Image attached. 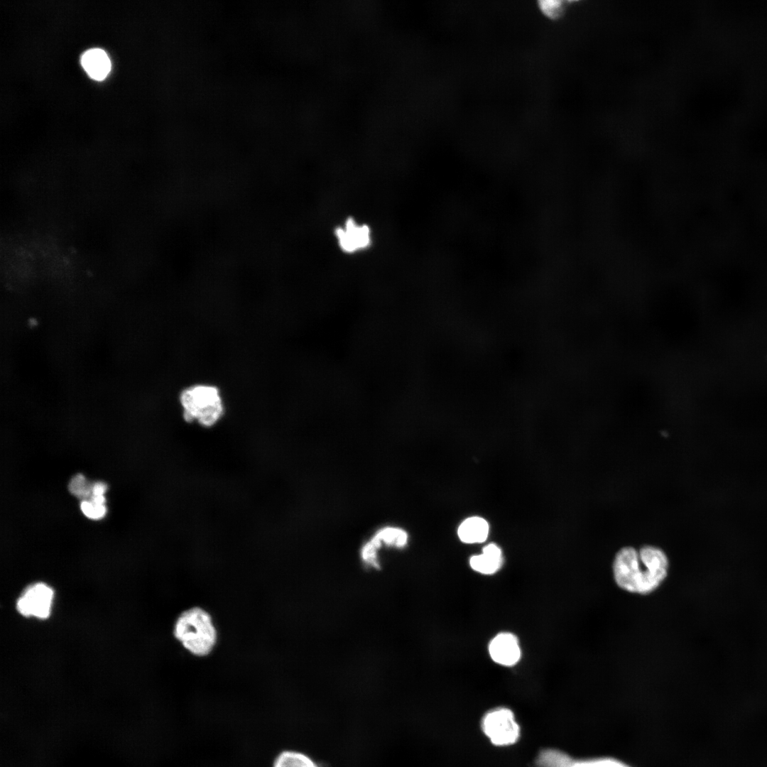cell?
Returning a JSON list of instances; mask_svg holds the SVG:
<instances>
[{
  "label": "cell",
  "instance_id": "6da1fadb",
  "mask_svg": "<svg viewBox=\"0 0 767 767\" xmlns=\"http://www.w3.org/2000/svg\"><path fill=\"white\" fill-rule=\"evenodd\" d=\"M669 562L658 548L645 545L639 550L621 548L613 562L616 584L631 593L647 594L655 591L668 575Z\"/></svg>",
  "mask_w": 767,
  "mask_h": 767
},
{
  "label": "cell",
  "instance_id": "8fae6325",
  "mask_svg": "<svg viewBox=\"0 0 767 767\" xmlns=\"http://www.w3.org/2000/svg\"><path fill=\"white\" fill-rule=\"evenodd\" d=\"M459 539L466 543L484 542L489 533V524L480 517H470L464 520L458 528Z\"/></svg>",
  "mask_w": 767,
  "mask_h": 767
},
{
  "label": "cell",
  "instance_id": "5bb4252c",
  "mask_svg": "<svg viewBox=\"0 0 767 767\" xmlns=\"http://www.w3.org/2000/svg\"><path fill=\"white\" fill-rule=\"evenodd\" d=\"M381 546V545L373 538L364 544L360 551L363 562L370 567L378 568L379 567L378 551Z\"/></svg>",
  "mask_w": 767,
  "mask_h": 767
},
{
  "label": "cell",
  "instance_id": "52a82bcc",
  "mask_svg": "<svg viewBox=\"0 0 767 767\" xmlns=\"http://www.w3.org/2000/svg\"><path fill=\"white\" fill-rule=\"evenodd\" d=\"M489 654L496 663L511 667L521 660V649L518 638L510 632H501L490 641Z\"/></svg>",
  "mask_w": 767,
  "mask_h": 767
},
{
  "label": "cell",
  "instance_id": "ba28073f",
  "mask_svg": "<svg viewBox=\"0 0 767 767\" xmlns=\"http://www.w3.org/2000/svg\"><path fill=\"white\" fill-rule=\"evenodd\" d=\"M337 242L341 249L354 253L366 249L371 242V232L368 226L348 219L344 224L336 229Z\"/></svg>",
  "mask_w": 767,
  "mask_h": 767
},
{
  "label": "cell",
  "instance_id": "e0dca14e",
  "mask_svg": "<svg viewBox=\"0 0 767 767\" xmlns=\"http://www.w3.org/2000/svg\"><path fill=\"white\" fill-rule=\"evenodd\" d=\"M82 513L89 518L98 520L104 516L107 508L104 505H95L89 501H82L80 504Z\"/></svg>",
  "mask_w": 767,
  "mask_h": 767
},
{
  "label": "cell",
  "instance_id": "5b68a950",
  "mask_svg": "<svg viewBox=\"0 0 767 767\" xmlns=\"http://www.w3.org/2000/svg\"><path fill=\"white\" fill-rule=\"evenodd\" d=\"M533 767H631L610 756L576 758L555 748H544L538 752Z\"/></svg>",
  "mask_w": 767,
  "mask_h": 767
},
{
  "label": "cell",
  "instance_id": "4fadbf2b",
  "mask_svg": "<svg viewBox=\"0 0 767 767\" xmlns=\"http://www.w3.org/2000/svg\"><path fill=\"white\" fill-rule=\"evenodd\" d=\"M381 545L396 548H402L406 545L408 540L407 532L398 527L386 526L379 529L373 536Z\"/></svg>",
  "mask_w": 767,
  "mask_h": 767
},
{
  "label": "cell",
  "instance_id": "7c38bea8",
  "mask_svg": "<svg viewBox=\"0 0 767 767\" xmlns=\"http://www.w3.org/2000/svg\"><path fill=\"white\" fill-rule=\"evenodd\" d=\"M273 767H322L312 758L300 751L284 750L276 757Z\"/></svg>",
  "mask_w": 767,
  "mask_h": 767
},
{
  "label": "cell",
  "instance_id": "277c9868",
  "mask_svg": "<svg viewBox=\"0 0 767 767\" xmlns=\"http://www.w3.org/2000/svg\"><path fill=\"white\" fill-rule=\"evenodd\" d=\"M480 728L484 736L496 747L516 744L521 737V727L512 709L497 707L484 714Z\"/></svg>",
  "mask_w": 767,
  "mask_h": 767
},
{
  "label": "cell",
  "instance_id": "9c48e42d",
  "mask_svg": "<svg viewBox=\"0 0 767 767\" xmlns=\"http://www.w3.org/2000/svg\"><path fill=\"white\" fill-rule=\"evenodd\" d=\"M81 63L90 77L102 80L111 69V62L107 54L100 48L87 50L82 56Z\"/></svg>",
  "mask_w": 767,
  "mask_h": 767
},
{
  "label": "cell",
  "instance_id": "7a4b0ae2",
  "mask_svg": "<svg viewBox=\"0 0 767 767\" xmlns=\"http://www.w3.org/2000/svg\"><path fill=\"white\" fill-rule=\"evenodd\" d=\"M185 420L211 428L223 417L225 406L222 392L213 384L198 383L184 388L178 396Z\"/></svg>",
  "mask_w": 767,
  "mask_h": 767
},
{
  "label": "cell",
  "instance_id": "30bf717a",
  "mask_svg": "<svg viewBox=\"0 0 767 767\" xmlns=\"http://www.w3.org/2000/svg\"><path fill=\"white\" fill-rule=\"evenodd\" d=\"M502 564L501 549L495 544H489L483 548L482 553L471 557L470 567L483 575L496 573Z\"/></svg>",
  "mask_w": 767,
  "mask_h": 767
},
{
  "label": "cell",
  "instance_id": "9a60e30c",
  "mask_svg": "<svg viewBox=\"0 0 767 767\" xmlns=\"http://www.w3.org/2000/svg\"><path fill=\"white\" fill-rule=\"evenodd\" d=\"M70 491L79 499L86 501L91 497L92 484H88L85 477L77 474L72 478L68 486Z\"/></svg>",
  "mask_w": 767,
  "mask_h": 767
},
{
  "label": "cell",
  "instance_id": "8992f818",
  "mask_svg": "<svg viewBox=\"0 0 767 767\" xmlns=\"http://www.w3.org/2000/svg\"><path fill=\"white\" fill-rule=\"evenodd\" d=\"M54 592L48 584L42 582L28 586L18 597L16 609L23 616L37 619H47L51 611Z\"/></svg>",
  "mask_w": 767,
  "mask_h": 767
},
{
  "label": "cell",
  "instance_id": "ac0fdd59",
  "mask_svg": "<svg viewBox=\"0 0 767 767\" xmlns=\"http://www.w3.org/2000/svg\"><path fill=\"white\" fill-rule=\"evenodd\" d=\"M107 489V485L103 482H96L92 484V496H104Z\"/></svg>",
  "mask_w": 767,
  "mask_h": 767
},
{
  "label": "cell",
  "instance_id": "2e32d148",
  "mask_svg": "<svg viewBox=\"0 0 767 767\" xmlns=\"http://www.w3.org/2000/svg\"><path fill=\"white\" fill-rule=\"evenodd\" d=\"M538 4L541 11L551 19L561 17L565 9V1L560 0H543Z\"/></svg>",
  "mask_w": 767,
  "mask_h": 767
},
{
  "label": "cell",
  "instance_id": "d6986e66",
  "mask_svg": "<svg viewBox=\"0 0 767 767\" xmlns=\"http://www.w3.org/2000/svg\"><path fill=\"white\" fill-rule=\"evenodd\" d=\"M91 503L95 505H104L105 498L104 496H92L89 499Z\"/></svg>",
  "mask_w": 767,
  "mask_h": 767
},
{
  "label": "cell",
  "instance_id": "3957f363",
  "mask_svg": "<svg viewBox=\"0 0 767 767\" xmlns=\"http://www.w3.org/2000/svg\"><path fill=\"white\" fill-rule=\"evenodd\" d=\"M175 638L192 654L208 655L215 646L217 631L210 614L200 607L183 611L173 630Z\"/></svg>",
  "mask_w": 767,
  "mask_h": 767
}]
</instances>
